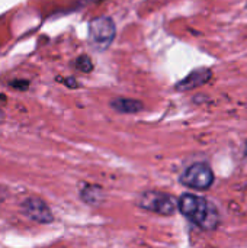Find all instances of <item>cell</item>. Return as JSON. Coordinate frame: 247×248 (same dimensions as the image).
<instances>
[{
    "label": "cell",
    "instance_id": "1",
    "mask_svg": "<svg viewBox=\"0 0 247 248\" xmlns=\"http://www.w3.org/2000/svg\"><path fill=\"white\" fill-rule=\"evenodd\" d=\"M178 209L202 230H214L220 222V215L215 206L197 195H183L178 201Z\"/></svg>",
    "mask_w": 247,
    "mask_h": 248
},
{
    "label": "cell",
    "instance_id": "2",
    "mask_svg": "<svg viewBox=\"0 0 247 248\" xmlns=\"http://www.w3.org/2000/svg\"><path fill=\"white\" fill-rule=\"evenodd\" d=\"M115 33H116V29H115L114 20L108 16H100L90 22L89 31H87V39L93 49L105 51L112 44Z\"/></svg>",
    "mask_w": 247,
    "mask_h": 248
},
{
    "label": "cell",
    "instance_id": "3",
    "mask_svg": "<svg viewBox=\"0 0 247 248\" xmlns=\"http://www.w3.org/2000/svg\"><path fill=\"white\" fill-rule=\"evenodd\" d=\"M140 206L143 209L156 212L159 215H172L178 209V201L167 193L148 190L141 195Z\"/></svg>",
    "mask_w": 247,
    "mask_h": 248
},
{
    "label": "cell",
    "instance_id": "4",
    "mask_svg": "<svg viewBox=\"0 0 247 248\" xmlns=\"http://www.w3.org/2000/svg\"><path fill=\"white\" fill-rule=\"evenodd\" d=\"M181 182L191 189L207 190L214 183V173L210 169V166H207L204 163H197L183 171Z\"/></svg>",
    "mask_w": 247,
    "mask_h": 248
},
{
    "label": "cell",
    "instance_id": "5",
    "mask_svg": "<svg viewBox=\"0 0 247 248\" xmlns=\"http://www.w3.org/2000/svg\"><path fill=\"white\" fill-rule=\"evenodd\" d=\"M20 209L25 217H28L31 221L38 224H49L54 219L49 206L42 199L35 196L23 199L20 203Z\"/></svg>",
    "mask_w": 247,
    "mask_h": 248
},
{
    "label": "cell",
    "instance_id": "6",
    "mask_svg": "<svg viewBox=\"0 0 247 248\" xmlns=\"http://www.w3.org/2000/svg\"><path fill=\"white\" fill-rule=\"evenodd\" d=\"M211 77V71L208 68H198L195 71H192L189 76H186L182 81H179L176 84V89L179 92H186V90H192L195 87L202 86L204 83H207Z\"/></svg>",
    "mask_w": 247,
    "mask_h": 248
},
{
    "label": "cell",
    "instance_id": "7",
    "mask_svg": "<svg viewBox=\"0 0 247 248\" xmlns=\"http://www.w3.org/2000/svg\"><path fill=\"white\" fill-rule=\"evenodd\" d=\"M111 106L119 112V113H137L143 109V103L134 99H125V97H118L112 100Z\"/></svg>",
    "mask_w": 247,
    "mask_h": 248
},
{
    "label": "cell",
    "instance_id": "8",
    "mask_svg": "<svg viewBox=\"0 0 247 248\" xmlns=\"http://www.w3.org/2000/svg\"><path fill=\"white\" fill-rule=\"evenodd\" d=\"M82 199H83L86 203L98 205V203L103 199V193H102L100 187L86 185V186L82 189Z\"/></svg>",
    "mask_w": 247,
    "mask_h": 248
},
{
    "label": "cell",
    "instance_id": "9",
    "mask_svg": "<svg viewBox=\"0 0 247 248\" xmlns=\"http://www.w3.org/2000/svg\"><path fill=\"white\" fill-rule=\"evenodd\" d=\"M77 68L79 70H82V71H86V73H89L92 68H93V64H92V61L89 60V57H80L79 60H77Z\"/></svg>",
    "mask_w": 247,
    "mask_h": 248
},
{
    "label": "cell",
    "instance_id": "10",
    "mask_svg": "<svg viewBox=\"0 0 247 248\" xmlns=\"http://www.w3.org/2000/svg\"><path fill=\"white\" fill-rule=\"evenodd\" d=\"M6 199V190L3 187H0V203Z\"/></svg>",
    "mask_w": 247,
    "mask_h": 248
},
{
    "label": "cell",
    "instance_id": "11",
    "mask_svg": "<svg viewBox=\"0 0 247 248\" xmlns=\"http://www.w3.org/2000/svg\"><path fill=\"white\" fill-rule=\"evenodd\" d=\"M1 121H3V112L0 110V124H1Z\"/></svg>",
    "mask_w": 247,
    "mask_h": 248
}]
</instances>
